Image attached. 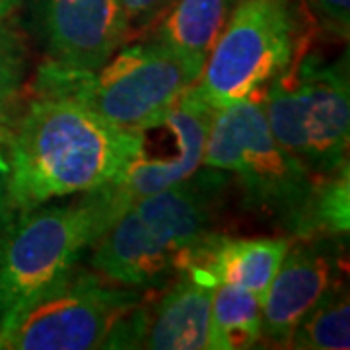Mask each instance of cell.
I'll use <instances>...</instances> for the list:
<instances>
[{
    "mask_svg": "<svg viewBox=\"0 0 350 350\" xmlns=\"http://www.w3.org/2000/svg\"><path fill=\"white\" fill-rule=\"evenodd\" d=\"M2 148L12 170L14 206L25 211L111 183L129 156L131 135L76 101L31 96Z\"/></svg>",
    "mask_w": 350,
    "mask_h": 350,
    "instance_id": "6da1fadb",
    "label": "cell"
},
{
    "mask_svg": "<svg viewBox=\"0 0 350 350\" xmlns=\"http://www.w3.org/2000/svg\"><path fill=\"white\" fill-rule=\"evenodd\" d=\"M230 175L199 170L174 187L129 204L90 247V265L105 280L131 288H160L200 238L213 232Z\"/></svg>",
    "mask_w": 350,
    "mask_h": 350,
    "instance_id": "7a4b0ae2",
    "label": "cell"
},
{
    "mask_svg": "<svg viewBox=\"0 0 350 350\" xmlns=\"http://www.w3.org/2000/svg\"><path fill=\"white\" fill-rule=\"evenodd\" d=\"M200 66L148 39L115 51L96 70L41 64L31 96L61 98L84 105L107 123L131 131L167 111L197 84Z\"/></svg>",
    "mask_w": 350,
    "mask_h": 350,
    "instance_id": "3957f363",
    "label": "cell"
},
{
    "mask_svg": "<svg viewBox=\"0 0 350 350\" xmlns=\"http://www.w3.org/2000/svg\"><path fill=\"white\" fill-rule=\"evenodd\" d=\"M315 31L304 0H236L195 86L216 109L259 101L312 49Z\"/></svg>",
    "mask_w": 350,
    "mask_h": 350,
    "instance_id": "277c9868",
    "label": "cell"
},
{
    "mask_svg": "<svg viewBox=\"0 0 350 350\" xmlns=\"http://www.w3.org/2000/svg\"><path fill=\"white\" fill-rule=\"evenodd\" d=\"M20 211L0 250V317L66 275L125 211L111 185Z\"/></svg>",
    "mask_w": 350,
    "mask_h": 350,
    "instance_id": "5b68a950",
    "label": "cell"
},
{
    "mask_svg": "<svg viewBox=\"0 0 350 350\" xmlns=\"http://www.w3.org/2000/svg\"><path fill=\"white\" fill-rule=\"evenodd\" d=\"M275 138L312 175L349 165V57L325 61L308 51L259 98Z\"/></svg>",
    "mask_w": 350,
    "mask_h": 350,
    "instance_id": "8992f818",
    "label": "cell"
},
{
    "mask_svg": "<svg viewBox=\"0 0 350 350\" xmlns=\"http://www.w3.org/2000/svg\"><path fill=\"white\" fill-rule=\"evenodd\" d=\"M202 165L230 175L241 189L243 202L276 220L288 234L312 191L313 175L280 146L259 101H236L216 109Z\"/></svg>",
    "mask_w": 350,
    "mask_h": 350,
    "instance_id": "52a82bcc",
    "label": "cell"
},
{
    "mask_svg": "<svg viewBox=\"0 0 350 350\" xmlns=\"http://www.w3.org/2000/svg\"><path fill=\"white\" fill-rule=\"evenodd\" d=\"M144 292L75 265L51 286L0 317V350L105 349L115 327Z\"/></svg>",
    "mask_w": 350,
    "mask_h": 350,
    "instance_id": "ba28073f",
    "label": "cell"
},
{
    "mask_svg": "<svg viewBox=\"0 0 350 350\" xmlns=\"http://www.w3.org/2000/svg\"><path fill=\"white\" fill-rule=\"evenodd\" d=\"M214 113L216 107L193 84L167 111L129 131V156L109 183L125 206L199 172Z\"/></svg>",
    "mask_w": 350,
    "mask_h": 350,
    "instance_id": "9c48e42d",
    "label": "cell"
},
{
    "mask_svg": "<svg viewBox=\"0 0 350 350\" xmlns=\"http://www.w3.org/2000/svg\"><path fill=\"white\" fill-rule=\"evenodd\" d=\"M342 280H347V238H290L262 298L261 342L288 349L301 317Z\"/></svg>",
    "mask_w": 350,
    "mask_h": 350,
    "instance_id": "30bf717a",
    "label": "cell"
},
{
    "mask_svg": "<svg viewBox=\"0 0 350 350\" xmlns=\"http://www.w3.org/2000/svg\"><path fill=\"white\" fill-rule=\"evenodd\" d=\"M214 288L189 271L175 273L167 284L156 288V298L144 292L115 327L105 349H208Z\"/></svg>",
    "mask_w": 350,
    "mask_h": 350,
    "instance_id": "8fae6325",
    "label": "cell"
},
{
    "mask_svg": "<svg viewBox=\"0 0 350 350\" xmlns=\"http://www.w3.org/2000/svg\"><path fill=\"white\" fill-rule=\"evenodd\" d=\"M31 16L47 63L96 70L129 36L119 0H31Z\"/></svg>",
    "mask_w": 350,
    "mask_h": 350,
    "instance_id": "7c38bea8",
    "label": "cell"
},
{
    "mask_svg": "<svg viewBox=\"0 0 350 350\" xmlns=\"http://www.w3.org/2000/svg\"><path fill=\"white\" fill-rule=\"evenodd\" d=\"M290 238H230L208 232L181 257L177 271H189L200 280L218 286L243 288L262 301Z\"/></svg>",
    "mask_w": 350,
    "mask_h": 350,
    "instance_id": "4fadbf2b",
    "label": "cell"
},
{
    "mask_svg": "<svg viewBox=\"0 0 350 350\" xmlns=\"http://www.w3.org/2000/svg\"><path fill=\"white\" fill-rule=\"evenodd\" d=\"M236 0H174L152 27L150 39L197 66H204Z\"/></svg>",
    "mask_w": 350,
    "mask_h": 350,
    "instance_id": "5bb4252c",
    "label": "cell"
},
{
    "mask_svg": "<svg viewBox=\"0 0 350 350\" xmlns=\"http://www.w3.org/2000/svg\"><path fill=\"white\" fill-rule=\"evenodd\" d=\"M349 165L327 175H313L312 191L290 230L292 238H349Z\"/></svg>",
    "mask_w": 350,
    "mask_h": 350,
    "instance_id": "9a60e30c",
    "label": "cell"
},
{
    "mask_svg": "<svg viewBox=\"0 0 350 350\" xmlns=\"http://www.w3.org/2000/svg\"><path fill=\"white\" fill-rule=\"evenodd\" d=\"M262 301L243 288L218 284L213 292L208 349L243 350L261 342Z\"/></svg>",
    "mask_w": 350,
    "mask_h": 350,
    "instance_id": "2e32d148",
    "label": "cell"
},
{
    "mask_svg": "<svg viewBox=\"0 0 350 350\" xmlns=\"http://www.w3.org/2000/svg\"><path fill=\"white\" fill-rule=\"evenodd\" d=\"M350 347V306L347 280L327 292L296 325L288 349L347 350Z\"/></svg>",
    "mask_w": 350,
    "mask_h": 350,
    "instance_id": "e0dca14e",
    "label": "cell"
},
{
    "mask_svg": "<svg viewBox=\"0 0 350 350\" xmlns=\"http://www.w3.org/2000/svg\"><path fill=\"white\" fill-rule=\"evenodd\" d=\"M29 47L24 31L0 20V146L24 105Z\"/></svg>",
    "mask_w": 350,
    "mask_h": 350,
    "instance_id": "ac0fdd59",
    "label": "cell"
},
{
    "mask_svg": "<svg viewBox=\"0 0 350 350\" xmlns=\"http://www.w3.org/2000/svg\"><path fill=\"white\" fill-rule=\"evenodd\" d=\"M317 31L327 38L347 41L350 31V0H304Z\"/></svg>",
    "mask_w": 350,
    "mask_h": 350,
    "instance_id": "d6986e66",
    "label": "cell"
},
{
    "mask_svg": "<svg viewBox=\"0 0 350 350\" xmlns=\"http://www.w3.org/2000/svg\"><path fill=\"white\" fill-rule=\"evenodd\" d=\"M126 14L129 36L138 31H150L174 0H119Z\"/></svg>",
    "mask_w": 350,
    "mask_h": 350,
    "instance_id": "ffe728a7",
    "label": "cell"
},
{
    "mask_svg": "<svg viewBox=\"0 0 350 350\" xmlns=\"http://www.w3.org/2000/svg\"><path fill=\"white\" fill-rule=\"evenodd\" d=\"M10 162L4 150H0V224H12L18 216V208L14 206L12 189H10Z\"/></svg>",
    "mask_w": 350,
    "mask_h": 350,
    "instance_id": "44dd1931",
    "label": "cell"
},
{
    "mask_svg": "<svg viewBox=\"0 0 350 350\" xmlns=\"http://www.w3.org/2000/svg\"><path fill=\"white\" fill-rule=\"evenodd\" d=\"M22 0H0V20L8 18L20 6Z\"/></svg>",
    "mask_w": 350,
    "mask_h": 350,
    "instance_id": "7402d4cb",
    "label": "cell"
},
{
    "mask_svg": "<svg viewBox=\"0 0 350 350\" xmlns=\"http://www.w3.org/2000/svg\"><path fill=\"white\" fill-rule=\"evenodd\" d=\"M10 226H12V224H0V250H2V241H4V236H6V232L10 230Z\"/></svg>",
    "mask_w": 350,
    "mask_h": 350,
    "instance_id": "603a6c76",
    "label": "cell"
}]
</instances>
